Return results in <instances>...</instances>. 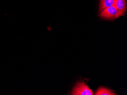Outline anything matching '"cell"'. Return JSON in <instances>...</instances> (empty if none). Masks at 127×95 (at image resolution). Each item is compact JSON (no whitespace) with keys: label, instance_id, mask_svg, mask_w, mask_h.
<instances>
[{"label":"cell","instance_id":"cell-1","mask_svg":"<svg viewBox=\"0 0 127 95\" xmlns=\"http://www.w3.org/2000/svg\"><path fill=\"white\" fill-rule=\"evenodd\" d=\"M120 16L117 8L114 5L105 8L100 12V16L102 19L107 20H112Z\"/></svg>","mask_w":127,"mask_h":95},{"label":"cell","instance_id":"cell-2","mask_svg":"<svg viewBox=\"0 0 127 95\" xmlns=\"http://www.w3.org/2000/svg\"><path fill=\"white\" fill-rule=\"evenodd\" d=\"M71 94L73 95H93V91L84 82H78L73 88Z\"/></svg>","mask_w":127,"mask_h":95},{"label":"cell","instance_id":"cell-3","mask_svg":"<svg viewBox=\"0 0 127 95\" xmlns=\"http://www.w3.org/2000/svg\"><path fill=\"white\" fill-rule=\"evenodd\" d=\"M114 5L120 16H124L127 10L126 0H115Z\"/></svg>","mask_w":127,"mask_h":95},{"label":"cell","instance_id":"cell-4","mask_svg":"<svg viewBox=\"0 0 127 95\" xmlns=\"http://www.w3.org/2000/svg\"><path fill=\"white\" fill-rule=\"evenodd\" d=\"M95 95H116L113 91L107 88L100 87L95 93Z\"/></svg>","mask_w":127,"mask_h":95},{"label":"cell","instance_id":"cell-5","mask_svg":"<svg viewBox=\"0 0 127 95\" xmlns=\"http://www.w3.org/2000/svg\"><path fill=\"white\" fill-rule=\"evenodd\" d=\"M115 0H100L99 4V12L105 8L114 5Z\"/></svg>","mask_w":127,"mask_h":95}]
</instances>
